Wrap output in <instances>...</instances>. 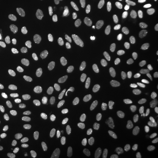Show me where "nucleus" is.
Instances as JSON below:
<instances>
[{"instance_id":"12","label":"nucleus","mask_w":158,"mask_h":158,"mask_svg":"<svg viewBox=\"0 0 158 158\" xmlns=\"http://www.w3.org/2000/svg\"><path fill=\"white\" fill-rule=\"evenodd\" d=\"M17 36L19 38L25 42H31L34 40L33 35L31 31L27 29H19L17 31Z\"/></svg>"},{"instance_id":"3","label":"nucleus","mask_w":158,"mask_h":158,"mask_svg":"<svg viewBox=\"0 0 158 158\" xmlns=\"http://www.w3.org/2000/svg\"><path fill=\"white\" fill-rule=\"evenodd\" d=\"M33 21L36 28L44 34H49L51 31L50 24L48 19L43 16L35 15L33 17Z\"/></svg>"},{"instance_id":"14","label":"nucleus","mask_w":158,"mask_h":158,"mask_svg":"<svg viewBox=\"0 0 158 158\" xmlns=\"http://www.w3.org/2000/svg\"><path fill=\"white\" fill-rule=\"evenodd\" d=\"M115 84L118 90L121 91L127 90L128 89L127 81L123 75H118L117 76L115 80Z\"/></svg>"},{"instance_id":"26","label":"nucleus","mask_w":158,"mask_h":158,"mask_svg":"<svg viewBox=\"0 0 158 158\" xmlns=\"http://www.w3.org/2000/svg\"><path fill=\"white\" fill-rule=\"evenodd\" d=\"M23 102L24 104L28 107H34L37 106V102L31 97L24 96L23 98Z\"/></svg>"},{"instance_id":"8","label":"nucleus","mask_w":158,"mask_h":158,"mask_svg":"<svg viewBox=\"0 0 158 158\" xmlns=\"http://www.w3.org/2000/svg\"><path fill=\"white\" fill-rule=\"evenodd\" d=\"M110 130V126L108 123H104L98 126L96 131V137L99 141H103L107 137Z\"/></svg>"},{"instance_id":"16","label":"nucleus","mask_w":158,"mask_h":158,"mask_svg":"<svg viewBox=\"0 0 158 158\" xmlns=\"http://www.w3.org/2000/svg\"><path fill=\"white\" fill-rule=\"evenodd\" d=\"M17 143L19 149L23 152L28 153L31 151V146L27 141L23 139H17Z\"/></svg>"},{"instance_id":"31","label":"nucleus","mask_w":158,"mask_h":158,"mask_svg":"<svg viewBox=\"0 0 158 158\" xmlns=\"http://www.w3.org/2000/svg\"><path fill=\"white\" fill-rule=\"evenodd\" d=\"M154 35V30L152 26L151 25H147L145 27V36L147 38H151Z\"/></svg>"},{"instance_id":"34","label":"nucleus","mask_w":158,"mask_h":158,"mask_svg":"<svg viewBox=\"0 0 158 158\" xmlns=\"http://www.w3.org/2000/svg\"><path fill=\"white\" fill-rule=\"evenodd\" d=\"M46 155L49 158H64L60 153L53 151L47 152Z\"/></svg>"},{"instance_id":"13","label":"nucleus","mask_w":158,"mask_h":158,"mask_svg":"<svg viewBox=\"0 0 158 158\" xmlns=\"http://www.w3.org/2000/svg\"><path fill=\"white\" fill-rule=\"evenodd\" d=\"M141 7L143 11L144 14L147 15L148 18H149L151 21L153 22H156L158 21V18L154 12L152 10V9L148 6L146 3H142L141 4Z\"/></svg>"},{"instance_id":"19","label":"nucleus","mask_w":158,"mask_h":158,"mask_svg":"<svg viewBox=\"0 0 158 158\" xmlns=\"http://www.w3.org/2000/svg\"><path fill=\"white\" fill-rule=\"evenodd\" d=\"M42 103L45 106H51L55 103V97L51 94H46L43 96L41 98Z\"/></svg>"},{"instance_id":"28","label":"nucleus","mask_w":158,"mask_h":158,"mask_svg":"<svg viewBox=\"0 0 158 158\" xmlns=\"http://www.w3.org/2000/svg\"><path fill=\"white\" fill-rule=\"evenodd\" d=\"M0 91L7 96H10L12 94L11 88L9 85L4 83H0Z\"/></svg>"},{"instance_id":"15","label":"nucleus","mask_w":158,"mask_h":158,"mask_svg":"<svg viewBox=\"0 0 158 158\" xmlns=\"http://www.w3.org/2000/svg\"><path fill=\"white\" fill-rule=\"evenodd\" d=\"M148 139V134L146 132L141 131L138 132L134 139V142L136 145H142L145 143Z\"/></svg>"},{"instance_id":"24","label":"nucleus","mask_w":158,"mask_h":158,"mask_svg":"<svg viewBox=\"0 0 158 158\" xmlns=\"http://www.w3.org/2000/svg\"><path fill=\"white\" fill-rule=\"evenodd\" d=\"M130 74H131V78L133 79L134 81H135L138 85H143V79L142 77V76L139 73H138L135 70L132 69L130 72Z\"/></svg>"},{"instance_id":"10","label":"nucleus","mask_w":158,"mask_h":158,"mask_svg":"<svg viewBox=\"0 0 158 158\" xmlns=\"http://www.w3.org/2000/svg\"><path fill=\"white\" fill-rule=\"evenodd\" d=\"M42 124L45 128L52 132H56L59 129V123L57 121L52 117H45L44 118Z\"/></svg>"},{"instance_id":"4","label":"nucleus","mask_w":158,"mask_h":158,"mask_svg":"<svg viewBox=\"0 0 158 158\" xmlns=\"http://www.w3.org/2000/svg\"><path fill=\"white\" fill-rule=\"evenodd\" d=\"M21 60L28 68L32 66L36 62V56L34 53L27 49H23L19 52Z\"/></svg>"},{"instance_id":"25","label":"nucleus","mask_w":158,"mask_h":158,"mask_svg":"<svg viewBox=\"0 0 158 158\" xmlns=\"http://www.w3.org/2000/svg\"><path fill=\"white\" fill-rule=\"evenodd\" d=\"M34 139L38 144H40V145L45 144L48 142L46 137L39 132L35 133V134L34 136Z\"/></svg>"},{"instance_id":"20","label":"nucleus","mask_w":158,"mask_h":158,"mask_svg":"<svg viewBox=\"0 0 158 158\" xmlns=\"http://www.w3.org/2000/svg\"><path fill=\"white\" fill-rule=\"evenodd\" d=\"M96 78L97 81L101 83H105L107 81V76L104 70L101 68H98L96 70Z\"/></svg>"},{"instance_id":"33","label":"nucleus","mask_w":158,"mask_h":158,"mask_svg":"<svg viewBox=\"0 0 158 158\" xmlns=\"http://www.w3.org/2000/svg\"><path fill=\"white\" fill-rule=\"evenodd\" d=\"M124 1L125 0H108V3L112 9H116L118 7L119 2Z\"/></svg>"},{"instance_id":"32","label":"nucleus","mask_w":158,"mask_h":158,"mask_svg":"<svg viewBox=\"0 0 158 158\" xmlns=\"http://www.w3.org/2000/svg\"><path fill=\"white\" fill-rule=\"evenodd\" d=\"M24 85L27 89H31L33 87V80L30 77H26L24 79Z\"/></svg>"},{"instance_id":"9","label":"nucleus","mask_w":158,"mask_h":158,"mask_svg":"<svg viewBox=\"0 0 158 158\" xmlns=\"http://www.w3.org/2000/svg\"><path fill=\"white\" fill-rule=\"evenodd\" d=\"M85 146V139L83 136H77L74 138L72 143L73 151L76 154H79L83 151Z\"/></svg>"},{"instance_id":"30","label":"nucleus","mask_w":158,"mask_h":158,"mask_svg":"<svg viewBox=\"0 0 158 158\" xmlns=\"http://www.w3.org/2000/svg\"><path fill=\"white\" fill-rule=\"evenodd\" d=\"M131 90L132 95L136 98L140 97L142 96V91L139 87L136 85H133L131 87Z\"/></svg>"},{"instance_id":"18","label":"nucleus","mask_w":158,"mask_h":158,"mask_svg":"<svg viewBox=\"0 0 158 158\" xmlns=\"http://www.w3.org/2000/svg\"><path fill=\"white\" fill-rule=\"evenodd\" d=\"M62 88V83L59 81H56L53 82L51 85V90L58 96H62L63 93Z\"/></svg>"},{"instance_id":"17","label":"nucleus","mask_w":158,"mask_h":158,"mask_svg":"<svg viewBox=\"0 0 158 158\" xmlns=\"http://www.w3.org/2000/svg\"><path fill=\"white\" fill-rule=\"evenodd\" d=\"M43 64L46 68L49 69H51L55 66V61L53 59L51 53H48L45 55L43 57Z\"/></svg>"},{"instance_id":"6","label":"nucleus","mask_w":158,"mask_h":158,"mask_svg":"<svg viewBox=\"0 0 158 158\" xmlns=\"http://www.w3.org/2000/svg\"><path fill=\"white\" fill-rule=\"evenodd\" d=\"M96 107L95 102L93 100H89L82 105L80 109V113L85 117V118L90 117L94 113Z\"/></svg>"},{"instance_id":"23","label":"nucleus","mask_w":158,"mask_h":158,"mask_svg":"<svg viewBox=\"0 0 158 158\" xmlns=\"http://www.w3.org/2000/svg\"><path fill=\"white\" fill-rule=\"evenodd\" d=\"M105 40L108 44H112L115 42V34L113 29H110L107 30L105 33Z\"/></svg>"},{"instance_id":"36","label":"nucleus","mask_w":158,"mask_h":158,"mask_svg":"<svg viewBox=\"0 0 158 158\" xmlns=\"http://www.w3.org/2000/svg\"><path fill=\"white\" fill-rule=\"evenodd\" d=\"M4 78V72L2 68L0 66V80H2Z\"/></svg>"},{"instance_id":"29","label":"nucleus","mask_w":158,"mask_h":158,"mask_svg":"<svg viewBox=\"0 0 158 158\" xmlns=\"http://www.w3.org/2000/svg\"><path fill=\"white\" fill-rule=\"evenodd\" d=\"M149 49H150L151 52L153 55H156L158 53V38H155L151 42L150 45H149Z\"/></svg>"},{"instance_id":"21","label":"nucleus","mask_w":158,"mask_h":158,"mask_svg":"<svg viewBox=\"0 0 158 158\" xmlns=\"http://www.w3.org/2000/svg\"><path fill=\"white\" fill-rule=\"evenodd\" d=\"M10 80L12 85L14 87H19L21 85L19 74L18 72H15L12 74L11 76L10 77Z\"/></svg>"},{"instance_id":"1","label":"nucleus","mask_w":158,"mask_h":158,"mask_svg":"<svg viewBox=\"0 0 158 158\" xmlns=\"http://www.w3.org/2000/svg\"><path fill=\"white\" fill-rule=\"evenodd\" d=\"M72 30L74 36L79 40H83L85 35L87 33L85 23L78 18L74 19Z\"/></svg>"},{"instance_id":"7","label":"nucleus","mask_w":158,"mask_h":158,"mask_svg":"<svg viewBox=\"0 0 158 158\" xmlns=\"http://www.w3.org/2000/svg\"><path fill=\"white\" fill-rule=\"evenodd\" d=\"M129 21L127 24L126 27V32L127 33H133L138 30L139 26L138 19L136 17L135 14L134 12H130L128 15Z\"/></svg>"},{"instance_id":"2","label":"nucleus","mask_w":158,"mask_h":158,"mask_svg":"<svg viewBox=\"0 0 158 158\" xmlns=\"http://www.w3.org/2000/svg\"><path fill=\"white\" fill-rule=\"evenodd\" d=\"M68 83L71 86L78 87L83 80V75L79 70L72 68L68 71L67 74Z\"/></svg>"},{"instance_id":"5","label":"nucleus","mask_w":158,"mask_h":158,"mask_svg":"<svg viewBox=\"0 0 158 158\" xmlns=\"http://www.w3.org/2000/svg\"><path fill=\"white\" fill-rule=\"evenodd\" d=\"M143 73L151 86L154 90L158 91V74L150 69H144Z\"/></svg>"},{"instance_id":"35","label":"nucleus","mask_w":158,"mask_h":158,"mask_svg":"<svg viewBox=\"0 0 158 158\" xmlns=\"http://www.w3.org/2000/svg\"><path fill=\"white\" fill-rule=\"evenodd\" d=\"M135 156V152L134 151H131L125 153L119 156L118 158H134Z\"/></svg>"},{"instance_id":"22","label":"nucleus","mask_w":158,"mask_h":158,"mask_svg":"<svg viewBox=\"0 0 158 158\" xmlns=\"http://www.w3.org/2000/svg\"><path fill=\"white\" fill-rule=\"evenodd\" d=\"M98 27L99 30L102 32L106 28V18L102 12H98L97 15Z\"/></svg>"},{"instance_id":"27","label":"nucleus","mask_w":158,"mask_h":158,"mask_svg":"<svg viewBox=\"0 0 158 158\" xmlns=\"http://www.w3.org/2000/svg\"><path fill=\"white\" fill-rule=\"evenodd\" d=\"M64 113L66 116L69 120L74 121L76 119V116L74 113L73 108L70 106H66L64 108Z\"/></svg>"},{"instance_id":"11","label":"nucleus","mask_w":158,"mask_h":158,"mask_svg":"<svg viewBox=\"0 0 158 158\" xmlns=\"http://www.w3.org/2000/svg\"><path fill=\"white\" fill-rule=\"evenodd\" d=\"M121 124L126 131H130L134 127V121L128 114H124L121 116Z\"/></svg>"}]
</instances>
